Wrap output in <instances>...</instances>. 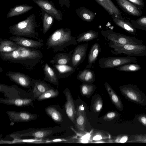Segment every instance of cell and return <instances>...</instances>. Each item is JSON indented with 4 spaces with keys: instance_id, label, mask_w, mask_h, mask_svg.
<instances>
[{
    "instance_id": "8992f818",
    "label": "cell",
    "mask_w": 146,
    "mask_h": 146,
    "mask_svg": "<svg viewBox=\"0 0 146 146\" xmlns=\"http://www.w3.org/2000/svg\"><path fill=\"white\" fill-rule=\"evenodd\" d=\"M137 62L136 57L127 56L102 57L99 60L98 63L101 68L105 69L118 67L127 64L136 63Z\"/></svg>"
},
{
    "instance_id": "7bdbcfd3",
    "label": "cell",
    "mask_w": 146,
    "mask_h": 146,
    "mask_svg": "<svg viewBox=\"0 0 146 146\" xmlns=\"http://www.w3.org/2000/svg\"><path fill=\"white\" fill-rule=\"evenodd\" d=\"M138 119L143 125L146 126V115L140 116L138 117Z\"/></svg>"
},
{
    "instance_id": "9c48e42d",
    "label": "cell",
    "mask_w": 146,
    "mask_h": 146,
    "mask_svg": "<svg viewBox=\"0 0 146 146\" xmlns=\"http://www.w3.org/2000/svg\"><path fill=\"white\" fill-rule=\"evenodd\" d=\"M88 42L78 45L74 49L72 57L69 65L76 68L82 63L86 57Z\"/></svg>"
},
{
    "instance_id": "7a4b0ae2",
    "label": "cell",
    "mask_w": 146,
    "mask_h": 146,
    "mask_svg": "<svg viewBox=\"0 0 146 146\" xmlns=\"http://www.w3.org/2000/svg\"><path fill=\"white\" fill-rule=\"evenodd\" d=\"M77 44L76 39L72 35L71 30L68 28L58 29L53 32L47 40L46 45L53 53L63 51L68 46Z\"/></svg>"
},
{
    "instance_id": "5b68a950",
    "label": "cell",
    "mask_w": 146,
    "mask_h": 146,
    "mask_svg": "<svg viewBox=\"0 0 146 146\" xmlns=\"http://www.w3.org/2000/svg\"><path fill=\"white\" fill-rule=\"evenodd\" d=\"M56 133L55 127L29 128L13 132L9 135L13 139L21 138L22 137H30L42 139L50 137Z\"/></svg>"
},
{
    "instance_id": "4dcf8cb0",
    "label": "cell",
    "mask_w": 146,
    "mask_h": 146,
    "mask_svg": "<svg viewBox=\"0 0 146 146\" xmlns=\"http://www.w3.org/2000/svg\"><path fill=\"white\" fill-rule=\"evenodd\" d=\"M98 37L97 32L90 30L79 34L77 37V42L90 41L97 38Z\"/></svg>"
},
{
    "instance_id": "e575fe53",
    "label": "cell",
    "mask_w": 146,
    "mask_h": 146,
    "mask_svg": "<svg viewBox=\"0 0 146 146\" xmlns=\"http://www.w3.org/2000/svg\"><path fill=\"white\" fill-rule=\"evenodd\" d=\"M141 69L140 65L135 63L127 64L116 68L117 70L123 72H135Z\"/></svg>"
},
{
    "instance_id": "4316f807",
    "label": "cell",
    "mask_w": 146,
    "mask_h": 146,
    "mask_svg": "<svg viewBox=\"0 0 146 146\" xmlns=\"http://www.w3.org/2000/svg\"><path fill=\"white\" fill-rule=\"evenodd\" d=\"M20 46L9 39L0 38V52H7L17 49Z\"/></svg>"
},
{
    "instance_id": "d6a6232c",
    "label": "cell",
    "mask_w": 146,
    "mask_h": 146,
    "mask_svg": "<svg viewBox=\"0 0 146 146\" xmlns=\"http://www.w3.org/2000/svg\"><path fill=\"white\" fill-rule=\"evenodd\" d=\"M11 141L1 140L0 143L13 144L22 143H43V139H40L35 138L33 139H21V138H15L13 139Z\"/></svg>"
},
{
    "instance_id": "5bb4252c",
    "label": "cell",
    "mask_w": 146,
    "mask_h": 146,
    "mask_svg": "<svg viewBox=\"0 0 146 146\" xmlns=\"http://www.w3.org/2000/svg\"><path fill=\"white\" fill-rule=\"evenodd\" d=\"M32 88L31 93V97L33 101L47 90L52 88L50 85L45 82L39 80L33 79Z\"/></svg>"
},
{
    "instance_id": "d4e9b609",
    "label": "cell",
    "mask_w": 146,
    "mask_h": 146,
    "mask_svg": "<svg viewBox=\"0 0 146 146\" xmlns=\"http://www.w3.org/2000/svg\"><path fill=\"white\" fill-rule=\"evenodd\" d=\"M100 47L98 43H95L91 46L88 56V64L86 66V68H91L93 64L97 59L98 55L101 50Z\"/></svg>"
},
{
    "instance_id": "9a60e30c",
    "label": "cell",
    "mask_w": 146,
    "mask_h": 146,
    "mask_svg": "<svg viewBox=\"0 0 146 146\" xmlns=\"http://www.w3.org/2000/svg\"><path fill=\"white\" fill-rule=\"evenodd\" d=\"M119 7L126 13L139 17L142 13L141 9L128 0H115Z\"/></svg>"
},
{
    "instance_id": "1f68e13d",
    "label": "cell",
    "mask_w": 146,
    "mask_h": 146,
    "mask_svg": "<svg viewBox=\"0 0 146 146\" xmlns=\"http://www.w3.org/2000/svg\"><path fill=\"white\" fill-rule=\"evenodd\" d=\"M104 85L112 102L117 108L121 109L122 108V104L118 96L111 86L107 82H105Z\"/></svg>"
},
{
    "instance_id": "52a82bcc",
    "label": "cell",
    "mask_w": 146,
    "mask_h": 146,
    "mask_svg": "<svg viewBox=\"0 0 146 146\" xmlns=\"http://www.w3.org/2000/svg\"><path fill=\"white\" fill-rule=\"evenodd\" d=\"M0 92L3 93L4 96L8 99L31 98L30 93H27L15 85L9 86L1 84Z\"/></svg>"
},
{
    "instance_id": "83f0119b",
    "label": "cell",
    "mask_w": 146,
    "mask_h": 146,
    "mask_svg": "<svg viewBox=\"0 0 146 146\" xmlns=\"http://www.w3.org/2000/svg\"><path fill=\"white\" fill-rule=\"evenodd\" d=\"M121 92L128 98L131 100L137 102L141 101L139 94L130 86H125L120 87Z\"/></svg>"
},
{
    "instance_id": "30bf717a",
    "label": "cell",
    "mask_w": 146,
    "mask_h": 146,
    "mask_svg": "<svg viewBox=\"0 0 146 146\" xmlns=\"http://www.w3.org/2000/svg\"><path fill=\"white\" fill-rule=\"evenodd\" d=\"M33 1L46 12L58 21L62 20L61 11L56 9L52 1L47 0H33Z\"/></svg>"
},
{
    "instance_id": "277c9868",
    "label": "cell",
    "mask_w": 146,
    "mask_h": 146,
    "mask_svg": "<svg viewBox=\"0 0 146 146\" xmlns=\"http://www.w3.org/2000/svg\"><path fill=\"white\" fill-rule=\"evenodd\" d=\"M109 46L112 48L111 52L117 55L125 54L129 56H143L146 55V46L132 44H121L115 42L110 41Z\"/></svg>"
},
{
    "instance_id": "e0dca14e",
    "label": "cell",
    "mask_w": 146,
    "mask_h": 146,
    "mask_svg": "<svg viewBox=\"0 0 146 146\" xmlns=\"http://www.w3.org/2000/svg\"><path fill=\"white\" fill-rule=\"evenodd\" d=\"M33 101V100L31 98L0 99L1 104L20 107H29V106L34 107Z\"/></svg>"
},
{
    "instance_id": "ffe728a7",
    "label": "cell",
    "mask_w": 146,
    "mask_h": 146,
    "mask_svg": "<svg viewBox=\"0 0 146 146\" xmlns=\"http://www.w3.org/2000/svg\"><path fill=\"white\" fill-rule=\"evenodd\" d=\"M74 50L68 53L56 54L50 62L53 65H68L71 60Z\"/></svg>"
},
{
    "instance_id": "8fae6325",
    "label": "cell",
    "mask_w": 146,
    "mask_h": 146,
    "mask_svg": "<svg viewBox=\"0 0 146 146\" xmlns=\"http://www.w3.org/2000/svg\"><path fill=\"white\" fill-rule=\"evenodd\" d=\"M6 75L11 81L22 87L30 88L32 84L33 79L28 75L21 72L10 71L7 72Z\"/></svg>"
},
{
    "instance_id": "b9f144b4",
    "label": "cell",
    "mask_w": 146,
    "mask_h": 146,
    "mask_svg": "<svg viewBox=\"0 0 146 146\" xmlns=\"http://www.w3.org/2000/svg\"><path fill=\"white\" fill-rule=\"evenodd\" d=\"M128 137L127 136H124L121 138L118 137L115 140L117 142H120L121 143H124L126 142L127 140Z\"/></svg>"
},
{
    "instance_id": "74e56055",
    "label": "cell",
    "mask_w": 146,
    "mask_h": 146,
    "mask_svg": "<svg viewBox=\"0 0 146 146\" xmlns=\"http://www.w3.org/2000/svg\"><path fill=\"white\" fill-rule=\"evenodd\" d=\"M103 105V101L102 99L98 97L95 99L93 105V109L95 112H100L102 108Z\"/></svg>"
},
{
    "instance_id": "d6986e66",
    "label": "cell",
    "mask_w": 146,
    "mask_h": 146,
    "mask_svg": "<svg viewBox=\"0 0 146 146\" xmlns=\"http://www.w3.org/2000/svg\"><path fill=\"white\" fill-rule=\"evenodd\" d=\"M53 66V69L58 79L69 76L74 72L76 69L68 65H54Z\"/></svg>"
},
{
    "instance_id": "7c38bea8",
    "label": "cell",
    "mask_w": 146,
    "mask_h": 146,
    "mask_svg": "<svg viewBox=\"0 0 146 146\" xmlns=\"http://www.w3.org/2000/svg\"><path fill=\"white\" fill-rule=\"evenodd\" d=\"M113 21L118 26L121 28L129 34L133 35H136L137 29L130 22V19L126 17L111 16Z\"/></svg>"
},
{
    "instance_id": "4fadbf2b",
    "label": "cell",
    "mask_w": 146,
    "mask_h": 146,
    "mask_svg": "<svg viewBox=\"0 0 146 146\" xmlns=\"http://www.w3.org/2000/svg\"><path fill=\"white\" fill-rule=\"evenodd\" d=\"M9 39L17 44L24 47L37 49L44 45L43 42L39 40H35L22 36H13Z\"/></svg>"
},
{
    "instance_id": "d590c367",
    "label": "cell",
    "mask_w": 146,
    "mask_h": 146,
    "mask_svg": "<svg viewBox=\"0 0 146 146\" xmlns=\"http://www.w3.org/2000/svg\"><path fill=\"white\" fill-rule=\"evenodd\" d=\"M59 95V92L57 89L53 88L46 91L38 97L36 100L40 101L52 98L58 96Z\"/></svg>"
},
{
    "instance_id": "f1b7e54d",
    "label": "cell",
    "mask_w": 146,
    "mask_h": 146,
    "mask_svg": "<svg viewBox=\"0 0 146 146\" xmlns=\"http://www.w3.org/2000/svg\"><path fill=\"white\" fill-rule=\"evenodd\" d=\"M76 13L78 16L82 20L91 22L94 19L95 13L84 7H81L76 10Z\"/></svg>"
},
{
    "instance_id": "ba28073f",
    "label": "cell",
    "mask_w": 146,
    "mask_h": 146,
    "mask_svg": "<svg viewBox=\"0 0 146 146\" xmlns=\"http://www.w3.org/2000/svg\"><path fill=\"white\" fill-rule=\"evenodd\" d=\"M11 124L19 122H28L37 119L38 115L34 114L26 111H16L8 110L6 111Z\"/></svg>"
},
{
    "instance_id": "7402d4cb",
    "label": "cell",
    "mask_w": 146,
    "mask_h": 146,
    "mask_svg": "<svg viewBox=\"0 0 146 146\" xmlns=\"http://www.w3.org/2000/svg\"><path fill=\"white\" fill-rule=\"evenodd\" d=\"M77 78L83 83L92 84L95 80V73L90 69L86 68L79 71Z\"/></svg>"
},
{
    "instance_id": "ee69618b",
    "label": "cell",
    "mask_w": 146,
    "mask_h": 146,
    "mask_svg": "<svg viewBox=\"0 0 146 146\" xmlns=\"http://www.w3.org/2000/svg\"><path fill=\"white\" fill-rule=\"evenodd\" d=\"M103 136L101 134L97 133L94 135L92 138V140L95 141L99 140L102 139Z\"/></svg>"
},
{
    "instance_id": "f546056e",
    "label": "cell",
    "mask_w": 146,
    "mask_h": 146,
    "mask_svg": "<svg viewBox=\"0 0 146 146\" xmlns=\"http://www.w3.org/2000/svg\"><path fill=\"white\" fill-rule=\"evenodd\" d=\"M40 10L42 17L43 33L45 34L52 26L54 18L42 9H40Z\"/></svg>"
},
{
    "instance_id": "836d02e7",
    "label": "cell",
    "mask_w": 146,
    "mask_h": 146,
    "mask_svg": "<svg viewBox=\"0 0 146 146\" xmlns=\"http://www.w3.org/2000/svg\"><path fill=\"white\" fill-rule=\"evenodd\" d=\"M81 94L87 97L90 96L96 88L95 85L92 84L83 83L80 87Z\"/></svg>"
},
{
    "instance_id": "2e32d148",
    "label": "cell",
    "mask_w": 146,
    "mask_h": 146,
    "mask_svg": "<svg viewBox=\"0 0 146 146\" xmlns=\"http://www.w3.org/2000/svg\"><path fill=\"white\" fill-rule=\"evenodd\" d=\"M64 93L66 99V102L65 104L66 114L69 119L74 123L76 111L73 98L68 88H66Z\"/></svg>"
},
{
    "instance_id": "ab89813d",
    "label": "cell",
    "mask_w": 146,
    "mask_h": 146,
    "mask_svg": "<svg viewBox=\"0 0 146 146\" xmlns=\"http://www.w3.org/2000/svg\"><path fill=\"white\" fill-rule=\"evenodd\" d=\"M134 4L141 9H143L145 6L143 0H128Z\"/></svg>"
},
{
    "instance_id": "603a6c76",
    "label": "cell",
    "mask_w": 146,
    "mask_h": 146,
    "mask_svg": "<svg viewBox=\"0 0 146 146\" xmlns=\"http://www.w3.org/2000/svg\"><path fill=\"white\" fill-rule=\"evenodd\" d=\"M33 8V6L26 4L16 5L10 9L7 14V17L9 18L24 14Z\"/></svg>"
},
{
    "instance_id": "f35d334b",
    "label": "cell",
    "mask_w": 146,
    "mask_h": 146,
    "mask_svg": "<svg viewBox=\"0 0 146 146\" xmlns=\"http://www.w3.org/2000/svg\"><path fill=\"white\" fill-rule=\"evenodd\" d=\"M117 116V114L115 112H109L104 116L103 119L105 121L111 120Z\"/></svg>"
},
{
    "instance_id": "3957f363",
    "label": "cell",
    "mask_w": 146,
    "mask_h": 146,
    "mask_svg": "<svg viewBox=\"0 0 146 146\" xmlns=\"http://www.w3.org/2000/svg\"><path fill=\"white\" fill-rule=\"evenodd\" d=\"M38 27L36 15L33 14L24 20L10 26L9 33L13 36L35 38L43 42V40L38 37V33L36 31Z\"/></svg>"
},
{
    "instance_id": "cb8c5ba5",
    "label": "cell",
    "mask_w": 146,
    "mask_h": 146,
    "mask_svg": "<svg viewBox=\"0 0 146 146\" xmlns=\"http://www.w3.org/2000/svg\"><path fill=\"white\" fill-rule=\"evenodd\" d=\"M46 114L57 123H62L63 121L62 115L55 105L48 106L45 109Z\"/></svg>"
},
{
    "instance_id": "ac0fdd59",
    "label": "cell",
    "mask_w": 146,
    "mask_h": 146,
    "mask_svg": "<svg viewBox=\"0 0 146 146\" xmlns=\"http://www.w3.org/2000/svg\"><path fill=\"white\" fill-rule=\"evenodd\" d=\"M111 16H122L121 12L111 0H95Z\"/></svg>"
},
{
    "instance_id": "8d00e7d4",
    "label": "cell",
    "mask_w": 146,
    "mask_h": 146,
    "mask_svg": "<svg viewBox=\"0 0 146 146\" xmlns=\"http://www.w3.org/2000/svg\"><path fill=\"white\" fill-rule=\"evenodd\" d=\"M130 22L137 29L146 31V16H143L136 20H131Z\"/></svg>"
},
{
    "instance_id": "484cf974",
    "label": "cell",
    "mask_w": 146,
    "mask_h": 146,
    "mask_svg": "<svg viewBox=\"0 0 146 146\" xmlns=\"http://www.w3.org/2000/svg\"><path fill=\"white\" fill-rule=\"evenodd\" d=\"M77 114L76 126L80 132H83L85 130L86 121L85 112L83 106L78 107Z\"/></svg>"
},
{
    "instance_id": "60d3db41",
    "label": "cell",
    "mask_w": 146,
    "mask_h": 146,
    "mask_svg": "<svg viewBox=\"0 0 146 146\" xmlns=\"http://www.w3.org/2000/svg\"><path fill=\"white\" fill-rule=\"evenodd\" d=\"M59 3L61 7H63L64 5L68 8L70 7V2L69 0H58Z\"/></svg>"
},
{
    "instance_id": "6da1fadb",
    "label": "cell",
    "mask_w": 146,
    "mask_h": 146,
    "mask_svg": "<svg viewBox=\"0 0 146 146\" xmlns=\"http://www.w3.org/2000/svg\"><path fill=\"white\" fill-rule=\"evenodd\" d=\"M0 58L3 60L21 64L28 69H32L43 57L41 52L37 49L20 46L14 51L0 52Z\"/></svg>"
},
{
    "instance_id": "44dd1931",
    "label": "cell",
    "mask_w": 146,
    "mask_h": 146,
    "mask_svg": "<svg viewBox=\"0 0 146 146\" xmlns=\"http://www.w3.org/2000/svg\"><path fill=\"white\" fill-rule=\"evenodd\" d=\"M44 74V80L54 85L59 86L58 78L54 69L47 63L45 64L43 68Z\"/></svg>"
}]
</instances>
